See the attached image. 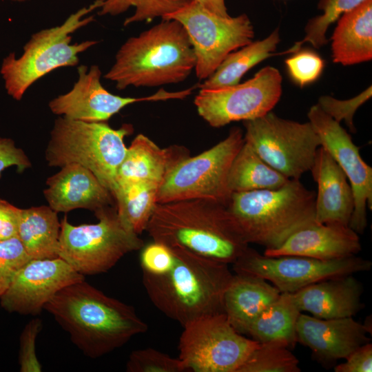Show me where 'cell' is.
<instances>
[{
    "label": "cell",
    "instance_id": "1f68e13d",
    "mask_svg": "<svg viewBox=\"0 0 372 372\" xmlns=\"http://www.w3.org/2000/svg\"><path fill=\"white\" fill-rule=\"evenodd\" d=\"M190 0H104L98 12L101 16H116L134 8V14L126 18L125 26L140 21H152L156 18L163 19L183 7Z\"/></svg>",
    "mask_w": 372,
    "mask_h": 372
},
{
    "label": "cell",
    "instance_id": "4dcf8cb0",
    "mask_svg": "<svg viewBox=\"0 0 372 372\" xmlns=\"http://www.w3.org/2000/svg\"><path fill=\"white\" fill-rule=\"evenodd\" d=\"M280 340L259 342L238 372H299V361Z\"/></svg>",
    "mask_w": 372,
    "mask_h": 372
},
{
    "label": "cell",
    "instance_id": "7402d4cb",
    "mask_svg": "<svg viewBox=\"0 0 372 372\" xmlns=\"http://www.w3.org/2000/svg\"><path fill=\"white\" fill-rule=\"evenodd\" d=\"M362 286L353 274L309 285L293 296L300 311L321 319L353 317L362 308Z\"/></svg>",
    "mask_w": 372,
    "mask_h": 372
},
{
    "label": "cell",
    "instance_id": "e0dca14e",
    "mask_svg": "<svg viewBox=\"0 0 372 372\" xmlns=\"http://www.w3.org/2000/svg\"><path fill=\"white\" fill-rule=\"evenodd\" d=\"M85 280L62 258L31 259L14 276L0 298L6 311L37 316L60 290Z\"/></svg>",
    "mask_w": 372,
    "mask_h": 372
},
{
    "label": "cell",
    "instance_id": "603a6c76",
    "mask_svg": "<svg viewBox=\"0 0 372 372\" xmlns=\"http://www.w3.org/2000/svg\"><path fill=\"white\" fill-rule=\"evenodd\" d=\"M189 156V152L184 146L174 145L161 148L139 134L127 148L117 171L116 185L150 182L160 186L174 167Z\"/></svg>",
    "mask_w": 372,
    "mask_h": 372
},
{
    "label": "cell",
    "instance_id": "30bf717a",
    "mask_svg": "<svg viewBox=\"0 0 372 372\" xmlns=\"http://www.w3.org/2000/svg\"><path fill=\"white\" fill-rule=\"evenodd\" d=\"M245 141L269 165L289 179L311 170L320 139L311 123L279 117L269 112L243 121Z\"/></svg>",
    "mask_w": 372,
    "mask_h": 372
},
{
    "label": "cell",
    "instance_id": "7bdbcfd3",
    "mask_svg": "<svg viewBox=\"0 0 372 372\" xmlns=\"http://www.w3.org/2000/svg\"><path fill=\"white\" fill-rule=\"evenodd\" d=\"M206 10L220 15L221 17H229L227 9L225 5V0H194Z\"/></svg>",
    "mask_w": 372,
    "mask_h": 372
},
{
    "label": "cell",
    "instance_id": "4fadbf2b",
    "mask_svg": "<svg viewBox=\"0 0 372 372\" xmlns=\"http://www.w3.org/2000/svg\"><path fill=\"white\" fill-rule=\"evenodd\" d=\"M282 81L279 70L267 66L242 83L200 89L194 105L199 116L213 127L255 119L271 112L279 101Z\"/></svg>",
    "mask_w": 372,
    "mask_h": 372
},
{
    "label": "cell",
    "instance_id": "836d02e7",
    "mask_svg": "<svg viewBox=\"0 0 372 372\" xmlns=\"http://www.w3.org/2000/svg\"><path fill=\"white\" fill-rule=\"evenodd\" d=\"M128 372H183L186 371L178 358L152 348L132 351L126 363Z\"/></svg>",
    "mask_w": 372,
    "mask_h": 372
},
{
    "label": "cell",
    "instance_id": "f546056e",
    "mask_svg": "<svg viewBox=\"0 0 372 372\" xmlns=\"http://www.w3.org/2000/svg\"><path fill=\"white\" fill-rule=\"evenodd\" d=\"M158 188L150 182L116 185L112 194L118 216L126 228L138 235L146 230L157 204Z\"/></svg>",
    "mask_w": 372,
    "mask_h": 372
},
{
    "label": "cell",
    "instance_id": "d6986e66",
    "mask_svg": "<svg viewBox=\"0 0 372 372\" xmlns=\"http://www.w3.org/2000/svg\"><path fill=\"white\" fill-rule=\"evenodd\" d=\"M46 180L44 196L55 211L67 213L85 209L94 213L111 206L112 194L88 169L76 163H70ZM115 201V200H114Z\"/></svg>",
    "mask_w": 372,
    "mask_h": 372
},
{
    "label": "cell",
    "instance_id": "4316f807",
    "mask_svg": "<svg viewBox=\"0 0 372 372\" xmlns=\"http://www.w3.org/2000/svg\"><path fill=\"white\" fill-rule=\"evenodd\" d=\"M280 42L278 30L262 40L251 41L229 54L216 70L199 85L200 89H217L233 86L254 66L275 55Z\"/></svg>",
    "mask_w": 372,
    "mask_h": 372
},
{
    "label": "cell",
    "instance_id": "d6a6232c",
    "mask_svg": "<svg viewBox=\"0 0 372 372\" xmlns=\"http://www.w3.org/2000/svg\"><path fill=\"white\" fill-rule=\"evenodd\" d=\"M366 0H319L318 9L322 14L309 20L304 31V39L296 42L285 53L296 52L302 45L309 43L316 48H320L327 43L326 33L331 24L339 17Z\"/></svg>",
    "mask_w": 372,
    "mask_h": 372
},
{
    "label": "cell",
    "instance_id": "8fae6325",
    "mask_svg": "<svg viewBox=\"0 0 372 372\" xmlns=\"http://www.w3.org/2000/svg\"><path fill=\"white\" fill-rule=\"evenodd\" d=\"M162 19L176 20L184 27L196 56V76L203 81L229 54L250 43L254 37L252 23L246 14L221 17L194 0Z\"/></svg>",
    "mask_w": 372,
    "mask_h": 372
},
{
    "label": "cell",
    "instance_id": "7c38bea8",
    "mask_svg": "<svg viewBox=\"0 0 372 372\" xmlns=\"http://www.w3.org/2000/svg\"><path fill=\"white\" fill-rule=\"evenodd\" d=\"M183 329L178 358L186 371L238 372L259 344L236 331L225 313L201 317Z\"/></svg>",
    "mask_w": 372,
    "mask_h": 372
},
{
    "label": "cell",
    "instance_id": "6da1fadb",
    "mask_svg": "<svg viewBox=\"0 0 372 372\" xmlns=\"http://www.w3.org/2000/svg\"><path fill=\"white\" fill-rule=\"evenodd\" d=\"M76 347L98 358L147 331L133 307L107 296L85 280L57 292L44 306Z\"/></svg>",
    "mask_w": 372,
    "mask_h": 372
},
{
    "label": "cell",
    "instance_id": "44dd1931",
    "mask_svg": "<svg viewBox=\"0 0 372 372\" xmlns=\"http://www.w3.org/2000/svg\"><path fill=\"white\" fill-rule=\"evenodd\" d=\"M310 172L318 185L316 222L349 225L354 209L351 187L343 170L322 146L317 149Z\"/></svg>",
    "mask_w": 372,
    "mask_h": 372
},
{
    "label": "cell",
    "instance_id": "d4e9b609",
    "mask_svg": "<svg viewBox=\"0 0 372 372\" xmlns=\"http://www.w3.org/2000/svg\"><path fill=\"white\" fill-rule=\"evenodd\" d=\"M334 63L350 65L372 59V0H366L338 19L331 37Z\"/></svg>",
    "mask_w": 372,
    "mask_h": 372
},
{
    "label": "cell",
    "instance_id": "ab89813d",
    "mask_svg": "<svg viewBox=\"0 0 372 372\" xmlns=\"http://www.w3.org/2000/svg\"><path fill=\"white\" fill-rule=\"evenodd\" d=\"M11 166H15L18 172H23L31 167V162L13 140L0 136V176L3 170Z\"/></svg>",
    "mask_w": 372,
    "mask_h": 372
},
{
    "label": "cell",
    "instance_id": "f1b7e54d",
    "mask_svg": "<svg viewBox=\"0 0 372 372\" xmlns=\"http://www.w3.org/2000/svg\"><path fill=\"white\" fill-rule=\"evenodd\" d=\"M300 313L293 294L280 293L254 321L247 334L258 342L283 340L291 348L297 342L296 324Z\"/></svg>",
    "mask_w": 372,
    "mask_h": 372
},
{
    "label": "cell",
    "instance_id": "ba28073f",
    "mask_svg": "<svg viewBox=\"0 0 372 372\" xmlns=\"http://www.w3.org/2000/svg\"><path fill=\"white\" fill-rule=\"evenodd\" d=\"M95 216L99 222L94 224L73 225L66 216L61 221L58 257L83 276L106 272L144 245L138 234L123 225L116 207L103 208Z\"/></svg>",
    "mask_w": 372,
    "mask_h": 372
},
{
    "label": "cell",
    "instance_id": "ee69618b",
    "mask_svg": "<svg viewBox=\"0 0 372 372\" xmlns=\"http://www.w3.org/2000/svg\"><path fill=\"white\" fill-rule=\"evenodd\" d=\"M11 1H14V2L22 3V2L28 1H29V0H11Z\"/></svg>",
    "mask_w": 372,
    "mask_h": 372
},
{
    "label": "cell",
    "instance_id": "60d3db41",
    "mask_svg": "<svg viewBox=\"0 0 372 372\" xmlns=\"http://www.w3.org/2000/svg\"><path fill=\"white\" fill-rule=\"evenodd\" d=\"M345 359L346 362L335 367V372H371V343L367 342L360 346Z\"/></svg>",
    "mask_w": 372,
    "mask_h": 372
},
{
    "label": "cell",
    "instance_id": "7a4b0ae2",
    "mask_svg": "<svg viewBox=\"0 0 372 372\" xmlns=\"http://www.w3.org/2000/svg\"><path fill=\"white\" fill-rule=\"evenodd\" d=\"M145 231L154 241L228 265L249 247L227 206L210 200L157 203Z\"/></svg>",
    "mask_w": 372,
    "mask_h": 372
},
{
    "label": "cell",
    "instance_id": "74e56055",
    "mask_svg": "<svg viewBox=\"0 0 372 372\" xmlns=\"http://www.w3.org/2000/svg\"><path fill=\"white\" fill-rule=\"evenodd\" d=\"M42 320L33 318L25 325L19 339V364L21 372H40L42 366L36 353V340Z\"/></svg>",
    "mask_w": 372,
    "mask_h": 372
},
{
    "label": "cell",
    "instance_id": "5bb4252c",
    "mask_svg": "<svg viewBox=\"0 0 372 372\" xmlns=\"http://www.w3.org/2000/svg\"><path fill=\"white\" fill-rule=\"evenodd\" d=\"M232 265L236 273L260 277L280 293H293L326 279L369 271L372 263L355 255L331 260L300 256H267L249 247Z\"/></svg>",
    "mask_w": 372,
    "mask_h": 372
},
{
    "label": "cell",
    "instance_id": "8d00e7d4",
    "mask_svg": "<svg viewBox=\"0 0 372 372\" xmlns=\"http://www.w3.org/2000/svg\"><path fill=\"white\" fill-rule=\"evenodd\" d=\"M285 64L291 79L300 87L316 81L324 67L323 59L311 50L297 51Z\"/></svg>",
    "mask_w": 372,
    "mask_h": 372
},
{
    "label": "cell",
    "instance_id": "3957f363",
    "mask_svg": "<svg viewBox=\"0 0 372 372\" xmlns=\"http://www.w3.org/2000/svg\"><path fill=\"white\" fill-rule=\"evenodd\" d=\"M174 262L159 275L143 273L153 304L183 327L203 316L224 313L223 297L232 277L229 265L171 247Z\"/></svg>",
    "mask_w": 372,
    "mask_h": 372
},
{
    "label": "cell",
    "instance_id": "2e32d148",
    "mask_svg": "<svg viewBox=\"0 0 372 372\" xmlns=\"http://www.w3.org/2000/svg\"><path fill=\"white\" fill-rule=\"evenodd\" d=\"M309 121L320 137L324 148L346 174L351 187L354 209L349 226L358 234L366 225V207L372 209V167L362 158L360 148L351 136L317 105L310 107Z\"/></svg>",
    "mask_w": 372,
    "mask_h": 372
},
{
    "label": "cell",
    "instance_id": "5b68a950",
    "mask_svg": "<svg viewBox=\"0 0 372 372\" xmlns=\"http://www.w3.org/2000/svg\"><path fill=\"white\" fill-rule=\"evenodd\" d=\"M315 199L299 179H290L277 189L233 193L227 207L248 244L274 249L317 224Z\"/></svg>",
    "mask_w": 372,
    "mask_h": 372
},
{
    "label": "cell",
    "instance_id": "d590c367",
    "mask_svg": "<svg viewBox=\"0 0 372 372\" xmlns=\"http://www.w3.org/2000/svg\"><path fill=\"white\" fill-rule=\"evenodd\" d=\"M371 95L372 87L369 86L358 95L349 99L340 100L330 96H322L319 98L317 105L336 122L340 123L341 121H344L351 132H355L353 124L354 114L358 108L371 97Z\"/></svg>",
    "mask_w": 372,
    "mask_h": 372
},
{
    "label": "cell",
    "instance_id": "52a82bcc",
    "mask_svg": "<svg viewBox=\"0 0 372 372\" xmlns=\"http://www.w3.org/2000/svg\"><path fill=\"white\" fill-rule=\"evenodd\" d=\"M133 131L131 124L113 129L105 122L60 116L51 131L45 160L51 167L79 164L91 171L113 194L117 171L127 152L124 138Z\"/></svg>",
    "mask_w": 372,
    "mask_h": 372
},
{
    "label": "cell",
    "instance_id": "83f0119b",
    "mask_svg": "<svg viewBox=\"0 0 372 372\" xmlns=\"http://www.w3.org/2000/svg\"><path fill=\"white\" fill-rule=\"evenodd\" d=\"M289 180L269 165L245 141L231 163L227 185L233 194L277 189L285 185Z\"/></svg>",
    "mask_w": 372,
    "mask_h": 372
},
{
    "label": "cell",
    "instance_id": "cb8c5ba5",
    "mask_svg": "<svg viewBox=\"0 0 372 372\" xmlns=\"http://www.w3.org/2000/svg\"><path fill=\"white\" fill-rule=\"evenodd\" d=\"M280 294L263 278L236 273L225 290L223 311L236 331L247 334L254 321Z\"/></svg>",
    "mask_w": 372,
    "mask_h": 372
},
{
    "label": "cell",
    "instance_id": "f35d334b",
    "mask_svg": "<svg viewBox=\"0 0 372 372\" xmlns=\"http://www.w3.org/2000/svg\"><path fill=\"white\" fill-rule=\"evenodd\" d=\"M141 249L140 264L143 273L159 275L172 266L174 253L171 247L152 240Z\"/></svg>",
    "mask_w": 372,
    "mask_h": 372
},
{
    "label": "cell",
    "instance_id": "e575fe53",
    "mask_svg": "<svg viewBox=\"0 0 372 372\" xmlns=\"http://www.w3.org/2000/svg\"><path fill=\"white\" fill-rule=\"evenodd\" d=\"M31 258L17 236L0 240V298Z\"/></svg>",
    "mask_w": 372,
    "mask_h": 372
},
{
    "label": "cell",
    "instance_id": "ac0fdd59",
    "mask_svg": "<svg viewBox=\"0 0 372 372\" xmlns=\"http://www.w3.org/2000/svg\"><path fill=\"white\" fill-rule=\"evenodd\" d=\"M369 325L357 322L353 317L321 319L300 313L296 324L297 342L308 347L319 360L345 359L371 341Z\"/></svg>",
    "mask_w": 372,
    "mask_h": 372
},
{
    "label": "cell",
    "instance_id": "277c9868",
    "mask_svg": "<svg viewBox=\"0 0 372 372\" xmlns=\"http://www.w3.org/2000/svg\"><path fill=\"white\" fill-rule=\"evenodd\" d=\"M196 56L185 29L176 20H163L119 48L104 77L116 87H156L185 80L194 70Z\"/></svg>",
    "mask_w": 372,
    "mask_h": 372
},
{
    "label": "cell",
    "instance_id": "484cf974",
    "mask_svg": "<svg viewBox=\"0 0 372 372\" xmlns=\"http://www.w3.org/2000/svg\"><path fill=\"white\" fill-rule=\"evenodd\" d=\"M60 231L57 212L50 206L21 209L17 236L31 259L57 258Z\"/></svg>",
    "mask_w": 372,
    "mask_h": 372
},
{
    "label": "cell",
    "instance_id": "9a60e30c",
    "mask_svg": "<svg viewBox=\"0 0 372 372\" xmlns=\"http://www.w3.org/2000/svg\"><path fill=\"white\" fill-rule=\"evenodd\" d=\"M78 80L68 92L49 103L52 113L84 122H105L128 105L143 101L183 99L190 95L193 88L176 92L160 90L154 94L134 98L122 97L107 90L101 83V72L98 65L89 69L78 68Z\"/></svg>",
    "mask_w": 372,
    "mask_h": 372
},
{
    "label": "cell",
    "instance_id": "b9f144b4",
    "mask_svg": "<svg viewBox=\"0 0 372 372\" xmlns=\"http://www.w3.org/2000/svg\"><path fill=\"white\" fill-rule=\"evenodd\" d=\"M21 210L0 198V240L17 236Z\"/></svg>",
    "mask_w": 372,
    "mask_h": 372
},
{
    "label": "cell",
    "instance_id": "ffe728a7",
    "mask_svg": "<svg viewBox=\"0 0 372 372\" xmlns=\"http://www.w3.org/2000/svg\"><path fill=\"white\" fill-rule=\"evenodd\" d=\"M361 249L358 234L349 225L317 223L295 232L276 248L265 249L263 254L331 260L355 256Z\"/></svg>",
    "mask_w": 372,
    "mask_h": 372
},
{
    "label": "cell",
    "instance_id": "8992f818",
    "mask_svg": "<svg viewBox=\"0 0 372 372\" xmlns=\"http://www.w3.org/2000/svg\"><path fill=\"white\" fill-rule=\"evenodd\" d=\"M103 1L96 0L71 14L62 24L32 34L19 57H16L14 52L5 57L0 72L7 93L20 101L27 90L47 74L59 68L76 65L78 55L98 41L72 44V34L94 21V15L85 16L100 9Z\"/></svg>",
    "mask_w": 372,
    "mask_h": 372
},
{
    "label": "cell",
    "instance_id": "9c48e42d",
    "mask_svg": "<svg viewBox=\"0 0 372 372\" xmlns=\"http://www.w3.org/2000/svg\"><path fill=\"white\" fill-rule=\"evenodd\" d=\"M244 143L242 130L234 127L210 149L180 161L159 186L157 203L205 199L227 206L232 194L227 185L229 171Z\"/></svg>",
    "mask_w": 372,
    "mask_h": 372
}]
</instances>
